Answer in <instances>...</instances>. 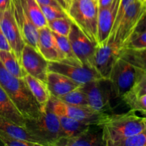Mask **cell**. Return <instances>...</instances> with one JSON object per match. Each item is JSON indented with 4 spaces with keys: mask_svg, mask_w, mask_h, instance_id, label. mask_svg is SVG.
<instances>
[{
    "mask_svg": "<svg viewBox=\"0 0 146 146\" xmlns=\"http://www.w3.org/2000/svg\"><path fill=\"white\" fill-rule=\"evenodd\" d=\"M61 128V138H70L78 135L80 133L88 129L91 125L74 119L66 115H57Z\"/></svg>",
    "mask_w": 146,
    "mask_h": 146,
    "instance_id": "obj_23",
    "label": "cell"
},
{
    "mask_svg": "<svg viewBox=\"0 0 146 146\" xmlns=\"http://www.w3.org/2000/svg\"><path fill=\"white\" fill-rule=\"evenodd\" d=\"M0 142L6 146H39L35 143L29 142L14 138L0 130Z\"/></svg>",
    "mask_w": 146,
    "mask_h": 146,
    "instance_id": "obj_32",
    "label": "cell"
},
{
    "mask_svg": "<svg viewBox=\"0 0 146 146\" xmlns=\"http://www.w3.org/2000/svg\"><path fill=\"white\" fill-rule=\"evenodd\" d=\"M0 86L25 119L36 118L41 109L23 78L7 71L0 61Z\"/></svg>",
    "mask_w": 146,
    "mask_h": 146,
    "instance_id": "obj_1",
    "label": "cell"
},
{
    "mask_svg": "<svg viewBox=\"0 0 146 146\" xmlns=\"http://www.w3.org/2000/svg\"><path fill=\"white\" fill-rule=\"evenodd\" d=\"M121 99L128 106L131 111H138L145 115L146 112V95L139 96L129 91H127L122 96Z\"/></svg>",
    "mask_w": 146,
    "mask_h": 146,
    "instance_id": "obj_27",
    "label": "cell"
},
{
    "mask_svg": "<svg viewBox=\"0 0 146 146\" xmlns=\"http://www.w3.org/2000/svg\"><path fill=\"white\" fill-rule=\"evenodd\" d=\"M68 38L77 58L84 65L94 68V56L98 44L91 41L73 22Z\"/></svg>",
    "mask_w": 146,
    "mask_h": 146,
    "instance_id": "obj_10",
    "label": "cell"
},
{
    "mask_svg": "<svg viewBox=\"0 0 146 146\" xmlns=\"http://www.w3.org/2000/svg\"><path fill=\"white\" fill-rule=\"evenodd\" d=\"M106 79H98L90 81L81 85V88L86 94L88 106L99 112L107 113L112 109L111 100L113 94L111 86H104L103 81Z\"/></svg>",
    "mask_w": 146,
    "mask_h": 146,
    "instance_id": "obj_9",
    "label": "cell"
},
{
    "mask_svg": "<svg viewBox=\"0 0 146 146\" xmlns=\"http://www.w3.org/2000/svg\"><path fill=\"white\" fill-rule=\"evenodd\" d=\"M71 24L72 21L68 17H63L47 21V27L53 32L68 36L71 30Z\"/></svg>",
    "mask_w": 146,
    "mask_h": 146,
    "instance_id": "obj_29",
    "label": "cell"
},
{
    "mask_svg": "<svg viewBox=\"0 0 146 146\" xmlns=\"http://www.w3.org/2000/svg\"><path fill=\"white\" fill-rule=\"evenodd\" d=\"M121 48L146 49L145 17L141 19L135 29L121 46Z\"/></svg>",
    "mask_w": 146,
    "mask_h": 146,
    "instance_id": "obj_21",
    "label": "cell"
},
{
    "mask_svg": "<svg viewBox=\"0 0 146 146\" xmlns=\"http://www.w3.org/2000/svg\"><path fill=\"white\" fill-rule=\"evenodd\" d=\"M0 117L14 124L24 127L25 118L0 86Z\"/></svg>",
    "mask_w": 146,
    "mask_h": 146,
    "instance_id": "obj_19",
    "label": "cell"
},
{
    "mask_svg": "<svg viewBox=\"0 0 146 146\" xmlns=\"http://www.w3.org/2000/svg\"><path fill=\"white\" fill-rule=\"evenodd\" d=\"M46 86L50 94L55 98L64 96L70 91L81 86L68 77L53 71H48L47 74Z\"/></svg>",
    "mask_w": 146,
    "mask_h": 146,
    "instance_id": "obj_18",
    "label": "cell"
},
{
    "mask_svg": "<svg viewBox=\"0 0 146 146\" xmlns=\"http://www.w3.org/2000/svg\"><path fill=\"white\" fill-rule=\"evenodd\" d=\"M0 51H11V48L0 28ZM12 52V51H11Z\"/></svg>",
    "mask_w": 146,
    "mask_h": 146,
    "instance_id": "obj_35",
    "label": "cell"
},
{
    "mask_svg": "<svg viewBox=\"0 0 146 146\" xmlns=\"http://www.w3.org/2000/svg\"><path fill=\"white\" fill-rule=\"evenodd\" d=\"M56 1L58 3V5L60 6L61 9H62L64 12L68 14V11H69L70 9V7H71V4H72L73 0H56ZM67 15H68V14H67Z\"/></svg>",
    "mask_w": 146,
    "mask_h": 146,
    "instance_id": "obj_36",
    "label": "cell"
},
{
    "mask_svg": "<svg viewBox=\"0 0 146 146\" xmlns=\"http://www.w3.org/2000/svg\"><path fill=\"white\" fill-rule=\"evenodd\" d=\"M58 98L62 102L74 106H88V100L85 93L81 87L70 91L68 94L59 96Z\"/></svg>",
    "mask_w": 146,
    "mask_h": 146,
    "instance_id": "obj_28",
    "label": "cell"
},
{
    "mask_svg": "<svg viewBox=\"0 0 146 146\" xmlns=\"http://www.w3.org/2000/svg\"><path fill=\"white\" fill-rule=\"evenodd\" d=\"M0 28L11 48V51L20 63L21 51L25 43L21 38L19 29L14 19L11 1L4 11H0Z\"/></svg>",
    "mask_w": 146,
    "mask_h": 146,
    "instance_id": "obj_13",
    "label": "cell"
},
{
    "mask_svg": "<svg viewBox=\"0 0 146 146\" xmlns=\"http://www.w3.org/2000/svg\"><path fill=\"white\" fill-rule=\"evenodd\" d=\"M37 50L48 61H58L65 58L53 36L52 31L48 27L38 29Z\"/></svg>",
    "mask_w": 146,
    "mask_h": 146,
    "instance_id": "obj_16",
    "label": "cell"
},
{
    "mask_svg": "<svg viewBox=\"0 0 146 146\" xmlns=\"http://www.w3.org/2000/svg\"><path fill=\"white\" fill-rule=\"evenodd\" d=\"M39 6L47 21L56 19L63 18V17H68L66 13L58 7L50 5H40V4Z\"/></svg>",
    "mask_w": 146,
    "mask_h": 146,
    "instance_id": "obj_33",
    "label": "cell"
},
{
    "mask_svg": "<svg viewBox=\"0 0 146 146\" xmlns=\"http://www.w3.org/2000/svg\"><path fill=\"white\" fill-rule=\"evenodd\" d=\"M0 130L7 133L14 138L29 142L35 143L41 146L37 140L28 132L25 127L14 124L0 117Z\"/></svg>",
    "mask_w": 146,
    "mask_h": 146,
    "instance_id": "obj_24",
    "label": "cell"
},
{
    "mask_svg": "<svg viewBox=\"0 0 146 146\" xmlns=\"http://www.w3.org/2000/svg\"><path fill=\"white\" fill-rule=\"evenodd\" d=\"M101 128L104 145L111 146L115 141L146 131V120L130 110L124 113L108 114Z\"/></svg>",
    "mask_w": 146,
    "mask_h": 146,
    "instance_id": "obj_2",
    "label": "cell"
},
{
    "mask_svg": "<svg viewBox=\"0 0 146 146\" xmlns=\"http://www.w3.org/2000/svg\"><path fill=\"white\" fill-rule=\"evenodd\" d=\"M0 61L7 71L17 78H23L27 74L11 51H0Z\"/></svg>",
    "mask_w": 146,
    "mask_h": 146,
    "instance_id": "obj_25",
    "label": "cell"
},
{
    "mask_svg": "<svg viewBox=\"0 0 146 146\" xmlns=\"http://www.w3.org/2000/svg\"><path fill=\"white\" fill-rule=\"evenodd\" d=\"M138 1H141V2H143V3H146V0H138Z\"/></svg>",
    "mask_w": 146,
    "mask_h": 146,
    "instance_id": "obj_40",
    "label": "cell"
},
{
    "mask_svg": "<svg viewBox=\"0 0 146 146\" xmlns=\"http://www.w3.org/2000/svg\"><path fill=\"white\" fill-rule=\"evenodd\" d=\"M94 126L96 125H91L88 129L74 136L61 138L55 146H104L102 132L95 129Z\"/></svg>",
    "mask_w": 146,
    "mask_h": 146,
    "instance_id": "obj_17",
    "label": "cell"
},
{
    "mask_svg": "<svg viewBox=\"0 0 146 146\" xmlns=\"http://www.w3.org/2000/svg\"><path fill=\"white\" fill-rule=\"evenodd\" d=\"M48 71L63 74L81 85L104 79L95 68L84 65L78 59L66 58L61 61H48Z\"/></svg>",
    "mask_w": 146,
    "mask_h": 146,
    "instance_id": "obj_6",
    "label": "cell"
},
{
    "mask_svg": "<svg viewBox=\"0 0 146 146\" xmlns=\"http://www.w3.org/2000/svg\"><path fill=\"white\" fill-rule=\"evenodd\" d=\"M48 105L54 113L66 115L90 125L100 126L108 116V113L99 112L89 106H74L65 104L51 96Z\"/></svg>",
    "mask_w": 146,
    "mask_h": 146,
    "instance_id": "obj_5",
    "label": "cell"
},
{
    "mask_svg": "<svg viewBox=\"0 0 146 146\" xmlns=\"http://www.w3.org/2000/svg\"><path fill=\"white\" fill-rule=\"evenodd\" d=\"M21 65L27 74L46 84L48 61L36 48L25 44L21 56Z\"/></svg>",
    "mask_w": 146,
    "mask_h": 146,
    "instance_id": "obj_11",
    "label": "cell"
},
{
    "mask_svg": "<svg viewBox=\"0 0 146 146\" xmlns=\"http://www.w3.org/2000/svg\"><path fill=\"white\" fill-rule=\"evenodd\" d=\"M24 11L37 29L47 27V21L36 0H20Z\"/></svg>",
    "mask_w": 146,
    "mask_h": 146,
    "instance_id": "obj_22",
    "label": "cell"
},
{
    "mask_svg": "<svg viewBox=\"0 0 146 146\" xmlns=\"http://www.w3.org/2000/svg\"><path fill=\"white\" fill-rule=\"evenodd\" d=\"M98 3L92 0H73L68 17L93 42L98 44Z\"/></svg>",
    "mask_w": 146,
    "mask_h": 146,
    "instance_id": "obj_4",
    "label": "cell"
},
{
    "mask_svg": "<svg viewBox=\"0 0 146 146\" xmlns=\"http://www.w3.org/2000/svg\"><path fill=\"white\" fill-rule=\"evenodd\" d=\"M40 5H50L61 9L56 0H36Z\"/></svg>",
    "mask_w": 146,
    "mask_h": 146,
    "instance_id": "obj_37",
    "label": "cell"
},
{
    "mask_svg": "<svg viewBox=\"0 0 146 146\" xmlns=\"http://www.w3.org/2000/svg\"><path fill=\"white\" fill-rule=\"evenodd\" d=\"M113 0H98V9L104 8V7H108V5L111 4Z\"/></svg>",
    "mask_w": 146,
    "mask_h": 146,
    "instance_id": "obj_38",
    "label": "cell"
},
{
    "mask_svg": "<svg viewBox=\"0 0 146 146\" xmlns=\"http://www.w3.org/2000/svg\"><path fill=\"white\" fill-rule=\"evenodd\" d=\"M145 11L146 3L134 0L125 11L113 35L108 41L113 40L121 47L128 37L135 29L141 19L145 17Z\"/></svg>",
    "mask_w": 146,
    "mask_h": 146,
    "instance_id": "obj_8",
    "label": "cell"
},
{
    "mask_svg": "<svg viewBox=\"0 0 146 146\" xmlns=\"http://www.w3.org/2000/svg\"><path fill=\"white\" fill-rule=\"evenodd\" d=\"M121 46L113 40H110L102 45H97L94 56V67L106 80L115 61L119 58Z\"/></svg>",
    "mask_w": 146,
    "mask_h": 146,
    "instance_id": "obj_12",
    "label": "cell"
},
{
    "mask_svg": "<svg viewBox=\"0 0 146 146\" xmlns=\"http://www.w3.org/2000/svg\"><path fill=\"white\" fill-rule=\"evenodd\" d=\"M145 131L122 138L112 143L111 146H145Z\"/></svg>",
    "mask_w": 146,
    "mask_h": 146,
    "instance_id": "obj_30",
    "label": "cell"
},
{
    "mask_svg": "<svg viewBox=\"0 0 146 146\" xmlns=\"http://www.w3.org/2000/svg\"><path fill=\"white\" fill-rule=\"evenodd\" d=\"M24 127L41 146H55L62 137L58 118L50 108L48 103L38 118L25 119Z\"/></svg>",
    "mask_w": 146,
    "mask_h": 146,
    "instance_id": "obj_3",
    "label": "cell"
},
{
    "mask_svg": "<svg viewBox=\"0 0 146 146\" xmlns=\"http://www.w3.org/2000/svg\"><path fill=\"white\" fill-rule=\"evenodd\" d=\"M133 1L134 0H120V4H119V7H118V11H117L116 17H115V22H114L113 27L112 29H111L109 38L113 36L115 29H116L117 27H118V23H119L120 20H121V19L122 18L123 15V14L125 13V11H126L128 7L130 6V4H131ZM109 38H108V39H109Z\"/></svg>",
    "mask_w": 146,
    "mask_h": 146,
    "instance_id": "obj_34",
    "label": "cell"
},
{
    "mask_svg": "<svg viewBox=\"0 0 146 146\" xmlns=\"http://www.w3.org/2000/svg\"><path fill=\"white\" fill-rule=\"evenodd\" d=\"M135 76V67L119 57L113 66L108 79L113 96L115 98H122L133 85Z\"/></svg>",
    "mask_w": 146,
    "mask_h": 146,
    "instance_id": "obj_7",
    "label": "cell"
},
{
    "mask_svg": "<svg viewBox=\"0 0 146 146\" xmlns=\"http://www.w3.org/2000/svg\"><path fill=\"white\" fill-rule=\"evenodd\" d=\"M120 0H113L108 7L98 9L97 23L98 44H106L109 38L119 7Z\"/></svg>",
    "mask_w": 146,
    "mask_h": 146,
    "instance_id": "obj_15",
    "label": "cell"
},
{
    "mask_svg": "<svg viewBox=\"0 0 146 146\" xmlns=\"http://www.w3.org/2000/svg\"><path fill=\"white\" fill-rule=\"evenodd\" d=\"M11 0H0V11H3L9 5Z\"/></svg>",
    "mask_w": 146,
    "mask_h": 146,
    "instance_id": "obj_39",
    "label": "cell"
},
{
    "mask_svg": "<svg viewBox=\"0 0 146 146\" xmlns=\"http://www.w3.org/2000/svg\"><path fill=\"white\" fill-rule=\"evenodd\" d=\"M23 79L39 105L41 111H44L48 105L51 96L46 84L29 74H27Z\"/></svg>",
    "mask_w": 146,
    "mask_h": 146,
    "instance_id": "obj_20",
    "label": "cell"
},
{
    "mask_svg": "<svg viewBox=\"0 0 146 146\" xmlns=\"http://www.w3.org/2000/svg\"><path fill=\"white\" fill-rule=\"evenodd\" d=\"M53 36L56 41L58 46L59 47L60 50L65 56V58H71V59H78L77 57L74 54L73 51L72 47L70 44L69 39L66 36L60 35L52 31Z\"/></svg>",
    "mask_w": 146,
    "mask_h": 146,
    "instance_id": "obj_31",
    "label": "cell"
},
{
    "mask_svg": "<svg viewBox=\"0 0 146 146\" xmlns=\"http://www.w3.org/2000/svg\"><path fill=\"white\" fill-rule=\"evenodd\" d=\"M119 57L133 66L145 69V49L121 48Z\"/></svg>",
    "mask_w": 146,
    "mask_h": 146,
    "instance_id": "obj_26",
    "label": "cell"
},
{
    "mask_svg": "<svg viewBox=\"0 0 146 146\" xmlns=\"http://www.w3.org/2000/svg\"><path fill=\"white\" fill-rule=\"evenodd\" d=\"M92 1H95V2H96V3H98V0H92Z\"/></svg>",
    "mask_w": 146,
    "mask_h": 146,
    "instance_id": "obj_41",
    "label": "cell"
},
{
    "mask_svg": "<svg viewBox=\"0 0 146 146\" xmlns=\"http://www.w3.org/2000/svg\"><path fill=\"white\" fill-rule=\"evenodd\" d=\"M11 6L14 19L24 42L37 49L38 29L27 15L20 0H11Z\"/></svg>",
    "mask_w": 146,
    "mask_h": 146,
    "instance_id": "obj_14",
    "label": "cell"
}]
</instances>
